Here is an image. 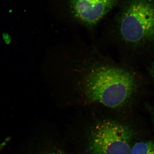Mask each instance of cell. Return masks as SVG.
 Wrapping results in <instances>:
<instances>
[{
	"label": "cell",
	"mask_w": 154,
	"mask_h": 154,
	"mask_svg": "<svg viewBox=\"0 0 154 154\" xmlns=\"http://www.w3.org/2000/svg\"><path fill=\"white\" fill-rule=\"evenodd\" d=\"M55 103L117 111L129 105L137 91L136 77L95 43L79 40L55 45L45 64Z\"/></svg>",
	"instance_id": "1"
},
{
	"label": "cell",
	"mask_w": 154,
	"mask_h": 154,
	"mask_svg": "<svg viewBox=\"0 0 154 154\" xmlns=\"http://www.w3.org/2000/svg\"><path fill=\"white\" fill-rule=\"evenodd\" d=\"M154 42V0H128L101 46L127 50Z\"/></svg>",
	"instance_id": "2"
},
{
	"label": "cell",
	"mask_w": 154,
	"mask_h": 154,
	"mask_svg": "<svg viewBox=\"0 0 154 154\" xmlns=\"http://www.w3.org/2000/svg\"><path fill=\"white\" fill-rule=\"evenodd\" d=\"M133 131L124 124L110 119L98 121L91 130V154H130Z\"/></svg>",
	"instance_id": "3"
},
{
	"label": "cell",
	"mask_w": 154,
	"mask_h": 154,
	"mask_svg": "<svg viewBox=\"0 0 154 154\" xmlns=\"http://www.w3.org/2000/svg\"><path fill=\"white\" fill-rule=\"evenodd\" d=\"M118 1L69 0V10L76 22L92 32Z\"/></svg>",
	"instance_id": "4"
},
{
	"label": "cell",
	"mask_w": 154,
	"mask_h": 154,
	"mask_svg": "<svg viewBox=\"0 0 154 154\" xmlns=\"http://www.w3.org/2000/svg\"><path fill=\"white\" fill-rule=\"evenodd\" d=\"M130 154H154V141L136 143L131 148Z\"/></svg>",
	"instance_id": "5"
},
{
	"label": "cell",
	"mask_w": 154,
	"mask_h": 154,
	"mask_svg": "<svg viewBox=\"0 0 154 154\" xmlns=\"http://www.w3.org/2000/svg\"><path fill=\"white\" fill-rule=\"evenodd\" d=\"M150 73L151 75L154 83V61L152 63L151 66L150 71Z\"/></svg>",
	"instance_id": "6"
},
{
	"label": "cell",
	"mask_w": 154,
	"mask_h": 154,
	"mask_svg": "<svg viewBox=\"0 0 154 154\" xmlns=\"http://www.w3.org/2000/svg\"><path fill=\"white\" fill-rule=\"evenodd\" d=\"M149 110L150 113H151L153 119L154 121V109L151 108V107H150L149 108Z\"/></svg>",
	"instance_id": "7"
},
{
	"label": "cell",
	"mask_w": 154,
	"mask_h": 154,
	"mask_svg": "<svg viewBox=\"0 0 154 154\" xmlns=\"http://www.w3.org/2000/svg\"></svg>",
	"instance_id": "8"
}]
</instances>
